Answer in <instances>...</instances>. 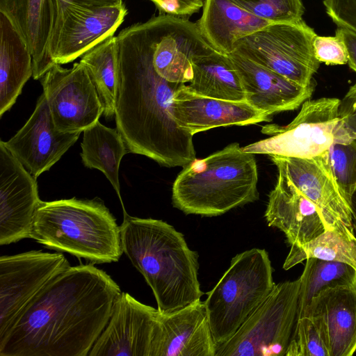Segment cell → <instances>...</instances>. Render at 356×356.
Here are the masks:
<instances>
[{"mask_svg":"<svg viewBox=\"0 0 356 356\" xmlns=\"http://www.w3.org/2000/svg\"><path fill=\"white\" fill-rule=\"evenodd\" d=\"M96 89L107 120L115 116L119 86V55L117 37L102 40L81 56Z\"/></svg>","mask_w":356,"mask_h":356,"instance_id":"4316f807","label":"cell"},{"mask_svg":"<svg viewBox=\"0 0 356 356\" xmlns=\"http://www.w3.org/2000/svg\"><path fill=\"white\" fill-rule=\"evenodd\" d=\"M350 207L352 214V222L354 233L356 236V191L352 195L350 201Z\"/></svg>","mask_w":356,"mask_h":356,"instance_id":"f35d334b","label":"cell"},{"mask_svg":"<svg viewBox=\"0 0 356 356\" xmlns=\"http://www.w3.org/2000/svg\"><path fill=\"white\" fill-rule=\"evenodd\" d=\"M232 3L269 23H295L302 19L301 0H230Z\"/></svg>","mask_w":356,"mask_h":356,"instance_id":"4dcf8cb0","label":"cell"},{"mask_svg":"<svg viewBox=\"0 0 356 356\" xmlns=\"http://www.w3.org/2000/svg\"><path fill=\"white\" fill-rule=\"evenodd\" d=\"M273 268L264 249L236 254L204 301L216 346L231 338L274 288Z\"/></svg>","mask_w":356,"mask_h":356,"instance_id":"8992f818","label":"cell"},{"mask_svg":"<svg viewBox=\"0 0 356 356\" xmlns=\"http://www.w3.org/2000/svg\"><path fill=\"white\" fill-rule=\"evenodd\" d=\"M339 113L345 128L356 140V82L341 100Z\"/></svg>","mask_w":356,"mask_h":356,"instance_id":"d590c367","label":"cell"},{"mask_svg":"<svg viewBox=\"0 0 356 356\" xmlns=\"http://www.w3.org/2000/svg\"><path fill=\"white\" fill-rule=\"evenodd\" d=\"M121 293L94 264L70 266L44 286L0 337V356H88Z\"/></svg>","mask_w":356,"mask_h":356,"instance_id":"6da1fadb","label":"cell"},{"mask_svg":"<svg viewBox=\"0 0 356 356\" xmlns=\"http://www.w3.org/2000/svg\"><path fill=\"white\" fill-rule=\"evenodd\" d=\"M161 14L187 16L197 13L203 6V0H149Z\"/></svg>","mask_w":356,"mask_h":356,"instance_id":"e575fe53","label":"cell"},{"mask_svg":"<svg viewBox=\"0 0 356 356\" xmlns=\"http://www.w3.org/2000/svg\"><path fill=\"white\" fill-rule=\"evenodd\" d=\"M40 81L58 131L83 132L104 113L88 72L81 62L70 69L55 63Z\"/></svg>","mask_w":356,"mask_h":356,"instance_id":"7c38bea8","label":"cell"},{"mask_svg":"<svg viewBox=\"0 0 356 356\" xmlns=\"http://www.w3.org/2000/svg\"><path fill=\"white\" fill-rule=\"evenodd\" d=\"M216 351L203 301L170 313L159 311L149 356H216Z\"/></svg>","mask_w":356,"mask_h":356,"instance_id":"e0dca14e","label":"cell"},{"mask_svg":"<svg viewBox=\"0 0 356 356\" xmlns=\"http://www.w3.org/2000/svg\"><path fill=\"white\" fill-rule=\"evenodd\" d=\"M316 58L329 65H345L348 62L346 47L341 35L336 30L334 36L317 35L313 40Z\"/></svg>","mask_w":356,"mask_h":356,"instance_id":"d6a6232c","label":"cell"},{"mask_svg":"<svg viewBox=\"0 0 356 356\" xmlns=\"http://www.w3.org/2000/svg\"><path fill=\"white\" fill-rule=\"evenodd\" d=\"M31 76V54L10 20L0 13V117L11 108Z\"/></svg>","mask_w":356,"mask_h":356,"instance_id":"cb8c5ba5","label":"cell"},{"mask_svg":"<svg viewBox=\"0 0 356 356\" xmlns=\"http://www.w3.org/2000/svg\"><path fill=\"white\" fill-rule=\"evenodd\" d=\"M81 157L85 167L104 173L115 189L123 206L120 195L119 168L122 157L129 152L118 129L103 125L99 121L83 131Z\"/></svg>","mask_w":356,"mask_h":356,"instance_id":"484cf974","label":"cell"},{"mask_svg":"<svg viewBox=\"0 0 356 356\" xmlns=\"http://www.w3.org/2000/svg\"><path fill=\"white\" fill-rule=\"evenodd\" d=\"M269 156L277 172L316 206L326 229L356 237L350 204L335 181L327 152L309 159Z\"/></svg>","mask_w":356,"mask_h":356,"instance_id":"4fadbf2b","label":"cell"},{"mask_svg":"<svg viewBox=\"0 0 356 356\" xmlns=\"http://www.w3.org/2000/svg\"><path fill=\"white\" fill-rule=\"evenodd\" d=\"M172 118L180 129L192 136L219 127L246 126L271 120L248 102L200 95L190 90L186 84L174 95Z\"/></svg>","mask_w":356,"mask_h":356,"instance_id":"ac0fdd59","label":"cell"},{"mask_svg":"<svg viewBox=\"0 0 356 356\" xmlns=\"http://www.w3.org/2000/svg\"><path fill=\"white\" fill-rule=\"evenodd\" d=\"M303 316L313 319L330 356H351L355 352L356 286H336L321 291Z\"/></svg>","mask_w":356,"mask_h":356,"instance_id":"d6986e66","label":"cell"},{"mask_svg":"<svg viewBox=\"0 0 356 356\" xmlns=\"http://www.w3.org/2000/svg\"><path fill=\"white\" fill-rule=\"evenodd\" d=\"M285 356H330L321 332L311 317L296 320Z\"/></svg>","mask_w":356,"mask_h":356,"instance_id":"1f68e13d","label":"cell"},{"mask_svg":"<svg viewBox=\"0 0 356 356\" xmlns=\"http://www.w3.org/2000/svg\"><path fill=\"white\" fill-rule=\"evenodd\" d=\"M123 213V252L150 286L157 309L170 313L200 300L198 256L184 235L163 220Z\"/></svg>","mask_w":356,"mask_h":356,"instance_id":"3957f363","label":"cell"},{"mask_svg":"<svg viewBox=\"0 0 356 356\" xmlns=\"http://www.w3.org/2000/svg\"><path fill=\"white\" fill-rule=\"evenodd\" d=\"M70 266L59 252L31 250L0 257V337L44 286Z\"/></svg>","mask_w":356,"mask_h":356,"instance_id":"8fae6325","label":"cell"},{"mask_svg":"<svg viewBox=\"0 0 356 356\" xmlns=\"http://www.w3.org/2000/svg\"><path fill=\"white\" fill-rule=\"evenodd\" d=\"M193 78L186 84L200 95L247 102L238 73L229 55L214 51L192 60Z\"/></svg>","mask_w":356,"mask_h":356,"instance_id":"d4e9b609","label":"cell"},{"mask_svg":"<svg viewBox=\"0 0 356 356\" xmlns=\"http://www.w3.org/2000/svg\"><path fill=\"white\" fill-rule=\"evenodd\" d=\"M253 154L233 143L184 167L172 185L175 207L186 214L220 216L258 200Z\"/></svg>","mask_w":356,"mask_h":356,"instance_id":"277c9868","label":"cell"},{"mask_svg":"<svg viewBox=\"0 0 356 356\" xmlns=\"http://www.w3.org/2000/svg\"><path fill=\"white\" fill-rule=\"evenodd\" d=\"M116 37V129L129 152L165 167H185L196 159L193 136L180 129L172 118L174 95L184 84L169 82L155 71L147 21L124 29Z\"/></svg>","mask_w":356,"mask_h":356,"instance_id":"7a4b0ae2","label":"cell"},{"mask_svg":"<svg viewBox=\"0 0 356 356\" xmlns=\"http://www.w3.org/2000/svg\"><path fill=\"white\" fill-rule=\"evenodd\" d=\"M323 4L338 27L356 33V0H323Z\"/></svg>","mask_w":356,"mask_h":356,"instance_id":"836d02e7","label":"cell"},{"mask_svg":"<svg viewBox=\"0 0 356 356\" xmlns=\"http://www.w3.org/2000/svg\"><path fill=\"white\" fill-rule=\"evenodd\" d=\"M265 218L268 226L284 233L291 246L302 245L326 229L316 206L279 172Z\"/></svg>","mask_w":356,"mask_h":356,"instance_id":"44dd1931","label":"cell"},{"mask_svg":"<svg viewBox=\"0 0 356 356\" xmlns=\"http://www.w3.org/2000/svg\"><path fill=\"white\" fill-rule=\"evenodd\" d=\"M81 133L58 131L42 92L25 124L4 145L37 179L48 171L79 138Z\"/></svg>","mask_w":356,"mask_h":356,"instance_id":"2e32d148","label":"cell"},{"mask_svg":"<svg viewBox=\"0 0 356 356\" xmlns=\"http://www.w3.org/2000/svg\"><path fill=\"white\" fill-rule=\"evenodd\" d=\"M53 16L47 50L57 64L70 63L114 35L127 14L124 4L88 7L65 0H52Z\"/></svg>","mask_w":356,"mask_h":356,"instance_id":"30bf717a","label":"cell"},{"mask_svg":"<svg viewBox=\"0 0 356 356\" xmlns=\"http://www.w3.org/2000/svg\"><path fill=\"white\" fill-rule=\"evenodd\" d=\"M40 199L36 178L0 141V245L31 238Z\"/></svg>","mask_w":356,"mask_h":356,"instance_id":"5bb4252c","label":"cell"},{"mask_svg":"<svg viewBox=\"0 0 356 356\" xmlns=\"http://www.w3.org/2000/svg\"><path fill=\"white\" fill-rule=\"evenodd\" d=\"M300 277L275 284L216 356H285L297 320Z\"/></svg>","mask_w":356,"mask_h":356,"instance_id":"ba28073f","label":"cell"},{"mask_svg":"<svg viewBox=\"0 0 356 356\" xmlns=\"http://www.w3.org/2000/svg\"><path fill=\"white\" fill-rule=\"evenodd\" d=\"M314 30L302 19L295 23H271L239 40L236 53L285 78L307 87L320 62L316 58Z\"/></svg>","mask_w":356,"mask_h":356,"instance_id":"9c48e42d","label":"cell"},{"mask_svg":"<svg viewBox=\"0 0 356 356\" xmlns=\"http://www.w3.org/2000/svg\"><path fill=\"white\" fill-rule=\"evenodd\" d=\"M88 7H114L124 4L123 0H65Z\"/></svg>","mask_w":356,"mask_h":356,"instance_id":"74e56055","label":"cell"},{"mask_svg":"<svg viewBox=\"0 0 356 356\" xmlns=\"http://www.w3.org/2000/svg\"><path fill=\"white\" fill-rule=\"evenodd\" d=\"M327 152L335 181L350 204L356 191V140L335 142Z\"/></svg>","mask_w":356,"mask_h":356,"instance_id":"f546056e","label":"cell"},{"mask_svg":"<svg viewBox=\"0 0 356 356\" xmlns=\"http://www.w3.org/2000/svg\"><path fill=\"white\" fill-rule=\"evenodd\" d=\"M199 30L216 51L229 55L236 42L270 23L241 8L230 0H205Z\"/></svg>","mask_w":356,"mask_h":356,"instance_id":"603a6c76","label":"cell"},{"mask_svg":"<svg viewBox=\"0 0 356 356\" xmlns=\"http://www.w3.org/2000/svg\"><path fill=\"white\" fill-rule=\"evenodd\" d=\"M229 56L238 73L246 101L268 117L298 108L314 92L316 83L304 87L236 53Z\"/></svg>","mask_w":356,"mask_h":356,"instance_id":"ffe728a7","label":"cell"},{"mask_svg":"<svg viewBox=\"0 0 356 356\" xmlns=\"http://www.w3.org/2000/svg\"><path fill=\"white\" fill-rule=\"evenodd\" d=\"M340 102L333 97L309 99L291 123L263 126L261 132L270 137L242 149L253 154L309 159L326 152L335 142L355 140L340 118Z\"/></svg>","mask_w":356,"mask_h":356,"instance_id":"52a82bcc","label":"cell"},{"mask_svg":"<svg viewBox=\"0 0 356 356\" xmlns=\"http://www.w3.org/2000/svg\"><path fill=\"white\" fill-rule=\"evenodd\" d=\"M31 239L92 264L115 262L123 253L120 226L98 198L41 201Z\"/></svg>","mask_w":356,"mask_h":356,"instance_id":"5b68a950","label":"cell"},{"mask_svg":"<svg viewBox=\"0 0 356 356\" xmlns=\"http://www.w3.org/2000/svg\"><path fill=\"white\" fill-rule=\"evenodd\" d=\"M159 310L122 292L88 356H149Z\"/></svg>","mask_w":356,"mask_h":356,"instance_id":"9a60e30c","label":"cell"},{"mask_svg":"<svg viewBox=\"0 0 356 356\" xmlns=\"http://www.w3.org/2000/svg\"><path fill=\"white\" fill-rule=\"evenodd\" d=\"M300 280L297 319L321 291L336 286H356V270L345 263L310 257L306 259Z\"/></svg>","mask_w":356,"mask_h":356,"instance_id":"83f0119b","label":"cell"},{"mask_svg":"<svg viewBox=\"0 0 356 356\" xmlns=\"http://www.w3.org/2000/svg\"><path fill=\"white\" fill-rule=\"evenodd\" d=\"M310 257L345 263L356 270V237L325 229L302 245L291 246L283 268L289 270Z\"/></svg>","mask_w":356,"mask_h":356,"instance_id":"f1b7e54d","label":"cell"},{"mask_svg":"<svg viewBox=\"0 0 356 356\" xmlns=\"http://www.w3.org/2000/svg\"><path fill=\"white\" fill-rule=\"evenodd\" d=\"M337 30L341 35L348 51L349 67L356 72V33L343 28Z\"/></svg>","mask_w":356,"mask_h":356,"instance_id":"8d00e7d4","label":"cell"},{"mask_svg":"<svg viewBox=\"0 0 356 356\" xmlns=\"http://www.w3.org/2000/svg\"><path fill=\"white\" fill-rule=\"evenodd\" d=\"M0 13L10 20L24 41L32 56V76L40 80L55 64L47 50L52 0H0Z\"/></svg>","mask_w":356,"mask_h":356,"instance_id":"7402d4cb","label":"cell"}]
</instances>
